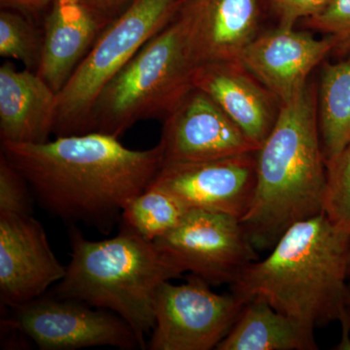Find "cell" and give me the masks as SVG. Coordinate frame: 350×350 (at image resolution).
<instances>
[{"label": "cell", "mask_w": 350, "mask_h": 350, "mask_svg": "<svg viewBox=\"0 0 350 350\" xmlns=\"http://www.w3.org/2000/svg\"><path fill=\"white\" fill-rule=\"evenodd\" d=\"M305 24L332 38L336 54H350V0H331L319 13L306 19Z\"/></svg>", "instance_id": "cell-23"}, {"label": "cell", "mask_w": 350, "mask_h": 350, "mask_svg": "<svg viewBox=\"0 0 350 350\" xmlns=\"http://www.w3.org/2000/svg\"><path fill=\"white\" fill-rule=\"evenodd\" d=\"M350 234L325 214L288 228L262 261L231 284L241 301L260 298L278 312L315 328L344 323Z\"/></svg>", "instance_id": "cell-3"}, {"label": "cell", "mask_w": 350, "mask_h": 350, "mask_svg": "<svg viewBox=\"0 0 350 350\" xmlns=\"http://www.w3.org/2000/svg\"><path fill=\"white\" fill-rule=\"evenodd\" d=\"M150 185L167 191L189 208L217 211L241 220L256 188V152L202 162L165 163Z\"/></svg>", "instance_id": "cell-10"}, {"label": "cell", "mask_w": 350, "mask_h": 350, "mask_svg": "<svg viewBox=\"0 0 350 350\" xmlns=\"http://www.w3.org/2000/svg\"><path fill=\"white\" fill-rule=\"evenodd\" d=\"M159 144L163 165L216 160L259 149L211 96L195 87L163 120Z\"/></svg>", "instance_id": "cell-11"}, {"label": "cell", "mask_w": 350, "mask_h": 350, "mask_svg": "<svg viewBox=\"0 0 350 350\" xmlns=\"http://www.w3.org/2000/svg\"><path fill=\"white\" fill-rule=\"evenodd\" d=\"M334 47L329 36L317 38L308 32L278 25L258 34L239 62L282 103L308 85V76Z\"/></svg>", "instance_id": "cell-13"}, {"label": "cell", "mask_w": 350, "mask_h": 350, "mask_svg": "<svg viewBox=\"0 0 350 350\" xmlns=\"http://www.w3.org/2000/svg\"><path fill=\"white\" fill-rule=\"evenodd\" d=\"M70 262L55 296L109 310L125 320L140 349L155 326L157 292L182 275L154 243L122 228L114 238L89 241L70 231Z\"/></svg>", "instance_id": "cell-4"}, {"label": "cell", "mask_w": 350, "mask_h": 350, "mask_svg": "<svg viewBox=\"0 0 350 350\" xmlns=\"http://www.w3.org/2000/svg\"><path fill=\"white\" fill-rule=\"evenodd\" d=\"M43 49V31L31 18L10 9L0 12V56L25 64L38 71Z\"/></svg>", "instance_id": "cell-21"}, {"label": "cell", "mask_w": 350, "mask_h": 350, "mask_svg": "<svg viewBox=\"0 0 350 350\" xmlns=\"http://www.w3.org/2000/svg\"><path fill=\"white\" fill-rule=\"evenodd\" d=\"M6 325L44 350L110 347L135 349V332L118 315L72 299L41 296L15 308Z\"/></svg>", "instance_id": "cell-9"}, {"label": "cell", "mask_w": 350, "mask_h": 350, "mask_svg": "<svg viewBox=\"0 0 350 350\" xmlns=\"http://www.w3.org/2000/svg\"><path fill=\"white\" fill-rule=\"evenodd\" d=\"M312 327L278 312L268 301L250 299L217 350H315Z\"/></svg>", "instance_id": "cell-18"}, {"label": "cell", "mask_w": 350, "mask_h": 350, "mask_svg": "<svg viewBox=\"0 0 350 350\" xmlns=\"http://www.w3.org/2000/svg\"><path fill=\"white\" fill-rule=\"evenodd\" d=\"M260 0H182L183 21L195 66L239 62L258 36Z\"/></svg>", "instance_id": "cell-14"}, {"label": "cell", "mask_w": 350, "mask_h": 350, "mask_svg": "<svg viewBox=\"0 0 350 350\" xmlns=\"http://www.w3.org/2000/svg\"><path fill=\"white\" fill-rule=\"evenodd\" d=\"M53 1L54 0H0V7L18 11L32 19L49 8Z\"/></svg>", "instance_id": "cell-26"}, {"label": "cell", "mask_w": 350, "mask_h": 350, "mask_svg": "<svg viewBox=\"0 0 350 350\" xmlns=\"http://www.w3.org/2000/svg\"><path fill=\"white\" fill-rule=\"evenodd\" d=\"M317 111L327 165L350 142V54L322 68Z\"/></svg>", "instance_id": "cell-19"}, {"label": "cell", "mask_w": 350, "mask_h": 350, "mask_svg": "<svg viewBox=\"0 0 350 350\" xmlns=\"http://www.w3.org/2000/svg\"><path fill=\"white\" fill-rule=\"evenodd\" d=\"M57 94L36 71L0 66L1 142L43 144L54 133Z\"/></svg>", "instance_id": "cell-17"}, {"label": "cell", "mask_w": 350, "mask_h": 350, "mask_svg": "<svg viewBox=\"0 0 350 350\" xmlns=\"http://www.w3.org/2000/svg\"><path fill=\"white\" fill-rule=\"evenodd\" d=\"M189 209L167 191L149 185L126 204L121 216L122 228L154 243L176 227Z\"/></svg>", "instance_id": "cell-20"}, {"label": "cell", "mask_w": 350, "mask_h": 350, "mask_svg": "<svg viewBox=\"0 0 350 350\" xmlns=\"http://www.w3.org/2000/svg\"><path fill=\"white\" fill-rule=\"evenodd\" d=\"M96 8L100 9L101 12L107 14L108 17L114 20L118 17L120 14L130 5L133 0H91Z\"/></svg>", "instance_id": "cell-27"}, {"label": "cell", "mask_w": 350, "mask_h": 350, "mask_svg": "<svg viewBox=\"0 0 350 350\" xmlns=\"http://www.w3.org/2000/svg\"><path fill=\"white\" fill-rule=\"evenodd\" d=\"M193 86L204 92L253 144L261 146L280 111L278 98L241 62L196 66Z\"/></svg>", "instance_id": "cell-16"}, {"label": "cell", "mask_w": 350, "mask_h": 350, "mask_svg": "<svg viewBox=\"0 0 350 350\" xmlns=\"http://www.w3.org/2000/svg\"><path fill=\"white\" fill-rule=\"evenodd\" d=\"M154 244L177 271L213 285L232 284L258 260L241 219L206 209H189L181 222Z\"/></svg>", "instance_id": "cell-7"}, {"label": "cell", "mask_w": 350, "mask_h": 350, "mask_svg": "<svg viewBox=\"0 0 350 350\" xmlns=\"http://www.w3.org/2000/svg\"><path fill=\"white\" fill-rule=\"evenodd\" d=\"M349 276L350 278V248H349Z\"/></svg>", "instance_id": "cell-29"}, {"label": "cell", "mask_w": 350, "mask_h": 350, "mask_svg": "<svg viewBox=\"0 0 350 350\" xmlns=\"http://www.w3.org/2000/svg\"><path fill=\"white\" fill-rule=\"evenodd\" d=\"M327 165L315 88L280 103L271 133L256 151V188L241 218L257 250H271L292 225L323 214Z\"/></svg>", "instance_id": "cell-2"}, {"label": "cell", "mask_w": 350, "mask_h": 350, "mask_svg": "<svg viewBox=\"0 0 350 350\" xmlns=\"http://www.w3.org/2000/svg\"><path fill=\"white\" fill-rule=\"evenodd\" d=\"M323 213L336 227L350 234V142L327 163Z\"/></svg>", "instance_id": "cell-22"}, {"label": "cell", "mask_w": 350, "mask_h": 350, "mask_svg": "<svg viewBox=\"0 0 350 350\" xmlns=\"http://www.w3.org/2000/svg\"><path fill=\"white\" fill-rule=\"evenodd\" d=\"M1 154L53 215L110 232L129 200L148 188L163 165L160 144L128 148L119 137L92 131L43 144L1 142Z\"/></svg>", "instance_id": "cell-1"}, {"label": "cell", "mask_w": 350, "mask_h": 350, "mask_svg": "<svg viewBox=\"0 0 350 350\" xmlns=\"http://www.w3.org/2000/svg\"><path fill=\"white\" fill-rule=\"evenodd\" d=\"M195 68L185 25L176 15L103 88L92 111L91 133L120 137L137 122L165 120L194 87Z\"/></svg>", "instance_id": "cell-5"}, {"label": "cell", "mask_w": 350, "mask_h": 350, "mask_svg": "<svg viewBox=\"0 0 350 350\" xmlns=\"http://www.w3.org/2000/svg\"><path fill=\"white\" fill-rule=\"evenodd\" d=\"M181 3L182 0H133L107 25L57 93V137L91 133L92 111L103 88L176 17Z\"/></svg>", "instance_id": "cell-6"}, {"label": "cell", "mask_w": 350, "mask_h": 350, "mask_svg": "<svg viewBox=\"0 0 350 350\" xmlns=\"http://www.w3.org/2000/svg\"><path fill=\"white\" fill-rule=\"evenodd\" d=\"M209 285L194 275L182 284L169 280L161 285L149 349H216L236 323L245 301L232 293H215Z\"/></svg>", "instance_id": "cell-8"}, {"label": "cell", "mask_w": 350, "mask_h": 350, "mask_svg": "<svg viewBox=\"0 0 350 350\" xmlns=\"http://www.w3.org/2000/svg\"><path fill=\"white\" fill-rule=\"evenodd\" d=\"M342 325V331H344V338H342V347H347L349 349V342H347V336L350 332V282L347 284V298H345V319Z\"/></svg>", "instance_id": "cell-28"}, {"label": "cell", "mask_w": 350, "mask_h": 350, "mask_svg": "<svg viewBox=\"0 0 350 350\" xmlns=\"http://www.w3.org/2000/svg\"><path fill=\"white\" fill-rule=\"evenodd\" d=\"M27 181L3 155L0 156V214L29 215L32 200Z\"/></svg>", "instance_id": "cell-24"}, {"label": "cell", "mask_w": 350, "mask_h": 350, "mask_svg": "<svg viewBox=\"0 0 350 350\" xmlns=\"http://www.w3.org/2000/svg\"><path fill=\"white\" fill-rule=\"evenodd\" d=\"M66 267L55 256L38 220L0 214V299L18 308L63 280Z\"/></svg>", "instance_id": "cell-12"}, {"label": "cell", "mask_w": 350, "mask_h": 350, "mask_svg": "<svg viewBox=\"0 0 350 350\" xmlns=\"http://www.w3.org/2000/svg\"><path fill=\"white\" fill-rule=\"evenodd\" d=\"M280 20V25L294 27L301 19H308L319 13L331 0H266Z\"/></svg>", "instance_id": "cell-25"}, {"label": "cell", "mask_w": 350, "mask_h": 350, "mask_svg": "<svg viewBox=\"0 0 350 350\" xmlns=\"http://www.w3.org/2000/svg\"><path fill=\"white\" fill-rule=\"evenodd\" d=\"M112 21L91 0H54L44 20L36 72L59 93Z\"/></svg>", "instance_id": "cell-15"}]
</instances>
